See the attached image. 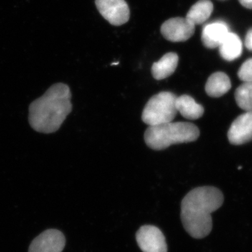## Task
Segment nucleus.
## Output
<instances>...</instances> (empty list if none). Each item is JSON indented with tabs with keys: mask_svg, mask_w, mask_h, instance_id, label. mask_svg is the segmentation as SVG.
<instances>
[{
	"mask_svg": "<svg viewBox=\"0 0 252 252\" xmlns=\"http://www.w3.org/2000/svg\"><path fill=\"white\" fill-rule=\"evenodd\" d=\"M223 199L220 189L213 187H198L185 195L181 203V220L192 238L202 239L210 234L211 214L221 207Z\"/></svg>",
	"mask_w": 252,
	"mask_h": 252,
	"instance_id": "nucleus-1",
	"label": "nucleus"
},
{
	"mask_svg": "<svg viewBox=\"0 0 252 252\" xmlns=\"http://www.w3.org/2000/svg\"><path fill=\"white\" fill-rule=\"evenodd\" d=\"M72 94L63 83L54 84L29 107V123L32 128L41 133H54L59 130L72 112Z\"/></svg>",
	"mask_w": 252,
	"mask_h": 252,
	"instance_id": "nucleus-2",
	"label": "nucleus"
},
{
	"mask_svg": "<svg viewBox=\"0 0 252 252\" xmlns=\"http://www.w3.org/2000/svg\"><path fill=\"white\" fill-rule=\"evenodd\" d=\"M200 136L196 126L187 122H168L149 126L144 133V141L149 148L163 150L172 144L194 142Z\"/></svg>",
	"mask_w": 252,
	"mask_h": 252,
	"instance_id": "nucleus-3",
	"label": "nucleus"
},
{
	"mask_svg": "<svg viewBox=\"0 0 252 252\" xmlns=\"http://www.w3.org/2000/svg\"><path fill=\"white\" fill-rule=\"evenodd\" d=\"M177 97L173 93L167 91L151 97L142 112V119L144 124L152 126L172 122L177 115Z\"/></svg>",
	"mask_w": 252,
	"mask_h": 252,
	"instance_id": "nucleus-4",
	"label": "nucleus"
},
{
	"mask_svg": "<svg viewBox=\"0 0 252 252\" xmlns=\"http://www.w3.org/2000/svg\"><path fill=\"white\" fill-rule=\"evenodd\" d=\"M136 240L143 252H167V245L161 230L152 225H142L136 233Z\"/></svg>",
	"mask_w": 252,
	"mask_h": 252,
	"instance_id": "nucleus-5",
	"label": "nucleus"
},
{
	"mask_svg": "<svg viewBox=\"0 0 252 252\" xmlns=\"http://www.w3.org/2000/svg\"><path fill=\"white\" fill-rule=\"evenodd\" d=\"M99 14L113 26L125 24L130 18V9L125 0H95Z\"/></svg>",
	"mask_w": 252,
	"mask_h": 252,
	"instance_id": "nucleus-6",
	"label": "nucleus"
},
{
	"mask_svg": "<svg viewBox=\"0 0 252 252\" xmlns=\"http://www.w3.org/2000/svg\"><path fill=\"white\" fill-rule=\"evenodd\" d=\"M195 27L187 18H173L162 25L160 32L167 40L182 42L188 40L193 35Z\"/></svg>",
	"mask_w": 252,
	"mask_h": 252,
	"instance_id": "nucleus-7",
	"label": "nucleus"
},
{
	"mask_svg": "<svg viewBox=\"0 0 252 252\" xmlns=\"http://www.w3.org/2000/svg\"><path fill=\"white\" fill-rule=\"evenodd\" d=\"M65 243V237L61 230L48 229L32 240L28 252H62Z\"/></svg>",
	"mask_w": 252,
	"mask_h": 252,
	"instance_id": "nucleus-8",
	"label": "nucleus"
},
{
	"mask_svg": "<svg viewBox=\"0 0 252 252\" xmlns=\"http://www.w3.org/2000/svg\"><path fill=\"white\" fill-rule=\"evenodd\" d=\"M230 143L240 145L252 140V111L239 116L228 132Z\"/></svg>",
	"mask_w": 252,
	"mask_h": 252,
	"instance_id": "nucleus-9",
	"label": "nucleus"
},
{
	"mask_svg": "<svg viewBox=\"0 0 252 252\" xmlns=\"http://www.w3.org/2000/svg\"><path fill=\"white\" fill-rule=\"evenodd\" d=\"M229 27L221 21H214L205 25L202 31V41L208 49H215L220 45L228 33Z\"/></svg>",
	"mask_w": 252,
	"mask_h": 252,
	"instance_id": "nucleus-10",
	"label": "nucleus"
},
{
	"mask_svg": "<svg viewBox=\"0 0 252 252\" xmlns=\"http://www.w3.org/2000/svg\"><path fill=\"white\" fill-rule=\"evenodd\" d=\"M178 62L179 57L175 53L164 55L152 65V72L154 79L162 80L171 76L177 69Z\"/></svg>",
	"mask_w": 252,
	"mask_h": 252,
	"instance_id": "nucleus-11",
	"label": "nucleus"
},
{
	"mask_svg": "<svg viewBox=\"0 0 252 252\" xmlns=\"http://www.w3.org/2000/svg\"><path fill=\"white\" fill-rule=\"evenodd\" d=\"M177 112L189 120H196L204 114L203 106L195 102V99L188 94H182L177 97L175 102Z\"/></svg>",
	"mask_w": 252,
	"mask_h": 252,
	"instance_id": "nucleus-12",
	"label": "nucleus"
},
{
	"mask_svg": "<svg viewBox=\"0 0 252 252\" xmlns=\"http://www.w3.org/2000/svg\"><path fill=\"white\" fill-rule=\"evenodd\" d=\"M231 88L230 78L225 73L217 72L207 79L205 91L212 97H219L226 94Z\"/></svg>",
	"mask_w": 252,
	"mask_h": 252,
	"instance_id": "nucleus-13",
	"label": "nucleus"
},
{
	"mask_svg": "<svg viewBox=\"0 0 252 252\" xmlns=\"http://www.w3.org/2000/svg\"><path fill=\"white\" fill-rule=\"evenodd\" d=\"M219 47L220 56L227 61H235L243 53L241 39L238 34L230 32Z\"/></svg>",
	"mask_w": 252,
	"mask_h": 252,
	"instance_id": "nucleus-14",
	"label": "nucleus"
},
{
	"mask_svg": "<svg viewBox=\"0 0 252 252\" xmlns=\"http://www.w3.org/2000/svg\"><path fill=\"white\" fill-rule=\"evenodd\" d=\"M214 5L210 0H199L187 13V19L194 26L201 25L207 21L213 12Z\"/></svg>",
	"mask_w": 252,
	"mask_h": 252,
	"instance_id": "nucleus-15",
	"label": "nucleus"
},
{
	"mask_svg": "<svg viewBox=\"0 0 252 252\" xmlns=\"http://www.w3.org/2000/svg\"><path fill=\"white\" fill-rule=\"evenodd\" d=\"M237 104L245 112L252 111V82H244L235 93Z\"/></svg>",
	"mask_w": 252,
	"mask_h": 252,
	"instance_id": "nucleus-16",
	"label": "nucleus"
},
{
	"mask_svg": "<svg viewBox=\"0 0 252 252\" xmlns=\"http://www.w3.org/2000/svg\"><path fill=\"white\" fill-rule=\"evenodd\" d=\"M239 79L244 82H252V59L247 60L239 69Z\"/></svg>",
	"mask_w": 252,
	"mask_h": 252,
	"instance_id": "nucleus-17",
	"label": "nucleus"
},
{
	"mask_svg": "<svg viewBox=\"0 0 252 252\" xmlns=\"http://www.w3.org/2000/svg\"><path fill=\"white\" fill-rule=\"evenodd\" d=\"M245 46L247 49L252 51V28L249 30L245 36Z\"/></svg>",
	"mask_w": 252,
	"mask_h": 252,
	"instance_id": "nucleus-18",
	"label": "nucleus"
},
{
	"mask_svg": "<svg viewBox=\"0 0 252 252\" xmlns=\"http://www.w3.org/2000/svg\"><path fill=\"white\" fill-rule=\"evenodd\" d=\"M240 4L247 9H252V0H239Z\"/></svg>",
	"mask_w": 252,
	"mask_h": 252,
	"instance_id": "nucleus-19",
	"label": "nucleus"
}]
</instances>
